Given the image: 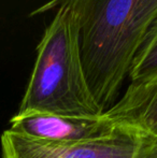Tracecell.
I'll return each mask as SVG.
<instances>
[{
  "mask_svg": "<svg viewBox=\"0 0 157 158\" xmlns=\"http://www.w3.org/2000/svg\"><path fill=\"white\" fill-rule=\"evenodd\" d=\"M67 6L79 26L88 87L103 112L115 103L138 48L157 17V0H51L36 14Z\"/></svg>",
  "mask_w": 157,
  "mask_h": 158,
  "instance_id": "6da1fadb",
  "label": "cell"
},
{
  "mask_svg": "<svg viewBox=\"0 0 157 158\" xmlns=\"http://www.w3.org/2000/svg\"><path fill=\"white\" fill-rule=\"evenodd\" d=\"M17 113L86 118L105 113L88 87L80 52L78 22L67 6L56 9L37 46L35 66Z\"/></svg>",
  "mask_w": 157,
  "mask_h": 158,
  "instance_id": "7a4b0ae2",
  "label": "cell"
},
{
  "mask_svg": "<svg viewBox=\"0 0 157 158\" xmlns=\"http://www.w3.org/2000/svg\"><path fill=\"white\" fill-rule=\"evenodd\" d=\"M140 131L123 126L109 139L82 143H59L6 130L1 135V158H132Z\"/></svg>",
  "mask_w": 157,
  "mask_h": 158,
  "instance_id": "3957f363",
  "label": "cell"
},
{
  "mask_svg": "<svg viewBox=\"0 0 157 158\" xmlns=\"http://www.w3.org/2000/svg\"><path fill=\"white\" fill-rule=\"evenodd\" d=\"M10 123V130L14 132L59 143H82L109 139L123 127L108 119L105 115L86 118L48 113H16Z\"/></svg>",
  "mask_w": 157,
  "mask_h": 158,
  "instance_id": "277c9868",
  "label": "cell"
},
{
  "mask_svg": "<svg viewBox=\"0 0 157 158\" xmlns=\"http://www.w3.org/2000/svg\"><path fill=\"white\" fill-rule=\"evenodd\" d=\"M103 115L119 126L157 138V74L142 82H131L123 97Z\"/></svg>",
  "mask_w": 157,
  "mask_h": 158,
  "instance_id": "5b68a950",
  "label": "cell"
},
{
  "mask_svg": "<svg viewBox=\"0 0 157 158\" xmlns=\"http://www.w3.org/2000/svg\"><path fill=\"white\" fill-rule=\"evenodd\" d=\"M157 74V17L151 24L131 64L129 79L142 82Z\"/></svg>",
  "mask_w": 157,
  "mask_h": 158,
  "instance_id": "8992f818",
  "label": "cell"
},
{
  "mask_svg": "<svg viewBox=\"0 0 157 158\" xmlns=\"http://www.w3.org/2000/svg\"><path fill=\"white\" fill-rule=\"evenodd\" d=\"M132 158H157V138L141 132Z\"/></svg>",
  "mask_w": 157,
  "mask_h": 158,
  "instance_id": "52a82bcc",
  "label": "cell"
}]
</instances>
